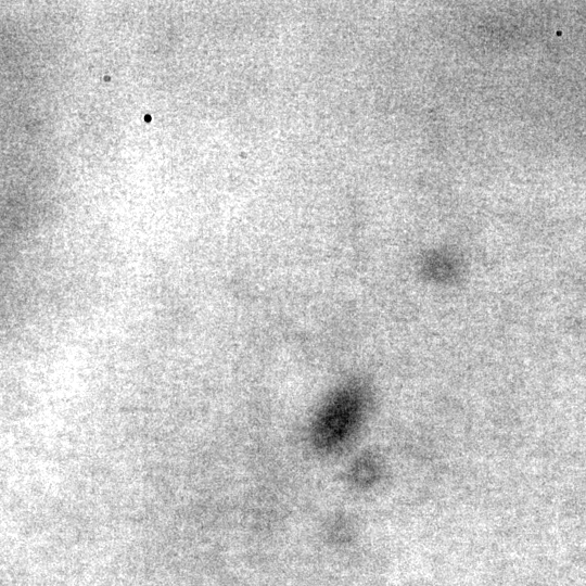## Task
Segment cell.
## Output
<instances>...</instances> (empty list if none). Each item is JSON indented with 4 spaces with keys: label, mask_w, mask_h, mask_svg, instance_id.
<instances>
[{
    "label": "cell",
    "mask_w": 586,
    "mask_h": 586,
    "mask_svg": "<svg viewBox=\"0 0 586 586\" xmlns=\"http://www.w3.org/2000/svg\"><path fill=\"white\" fill-rule=\"evenodd\" d=\"M365 405V391L360 385L352 382L338 389L316 416L311 435L315 449L330 453L345 445L359 428Z\"/></svg>",
    "instance_id": "6da1fadb"
},
{
    "label": "cell",
    "mask_w": 586,
    "mask_h": 586,
    "mask_svg": "<svg viewBox=\"0 0 586 586\" xmlns=\"http://www.w3.org/2000/svg\"><path fill=\"white\" fill-rule=\"evenodd\" d=\"M374 466L368 461L362 460L356 464L352 470V478L354 483L365 484L373 478Z\"/></svg>",
    "instance_id": "7a4b0ae2"
}]
</instances>
